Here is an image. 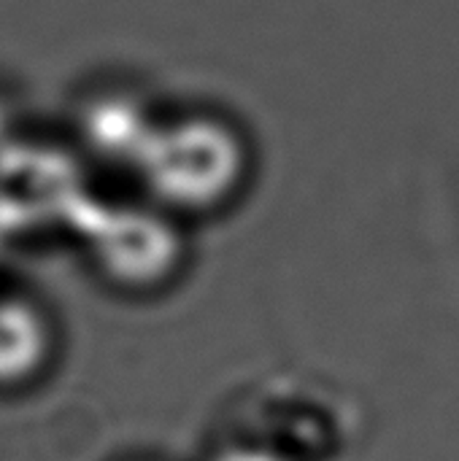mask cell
Instances as JSON below:
<instances>
[{
  "label": "cell",
  "instance_id": "cell-1",
  "mask_svg": "<svg viewBox=\"0 0 459 461\" xmlns=\"http://www.w3.org/2000/svg\"><path fill=\"white\" fill-rule=\"evenodd\" d=\"M43 332L24 316H0V384L30 378L43 359Z\"/></svg>",
  "mask_w": 459,
  "mask_h": 461
},
{
  "label": "cell",
  "instance_id": "cell-2",
  "mask_svg": "<svg viewBox=\"0 0 459 461\" xmlns=\"http://www.w3.org/2000/svg\"><path fill=\"white\" fill-rule=\"evenodd\" d=\"M214 461H287L279 456L271 448H257V446H238V448H227L222 451Z\"/></svg>",
  "mask_w": 459,
  "mask_h": 461
}]
</instances>
